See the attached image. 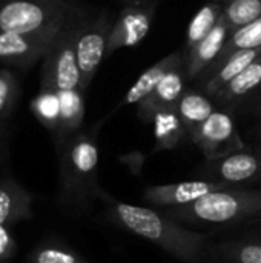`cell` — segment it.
I'll use <instances>...</instances> for the list:
<instances>
[{
    "instance_id": "6da1fadb",
    "label": "cell",
    "mask_w": 261,
    "mask_h": 263,
    "mask_svg": "<svg viewBox=\"0 0 261 263\" xmlns=\"http://www.w3.org/2000/svg\"><path fill=\"white\" fill-rule=\"evenodd\" d=\"M100 199L106 205L109 220L157 245L177 260L183 263H205L211 256L209 237L206 234L189 230L165 213L120 202L105 191Z\"/></svg>"
},
{
    "instance_id": "7a4b0ae2",
    "label": "cell",
    "mask_w": 261,
    "mask_h": 263,
    "mask_svg": "<svg viewBox=\"0 0 261 263\" xmlns=\"http://www.w3.org/2000/svg\"><path fill=\"white\" fill-rule=\"evenodd\" d=\"M58 202L71 213H83L102 197L97 180L98 145L92 133H75L57 148Z\"/></svg>"
},
{
    "instance_id": "3957f363",
    "label": "cell",
    "mask_w": 261,
    "mask_h": 263,
    "mask_svg": "<svg viewBox=\"0 0 261 263\" xmlns=\"http://www.w3.org/2000/svg\"><path fill=\"white\" fill-rule=\"evenodd\" d=\"M165 214L183 225H229L261 217V190L226 186L202 199L166 208Z\"/></svg>"
},
{
    "instance_id": "277c9868",
    "label": "cell",
    "mask_w": 261,
    "mask_h": 263,
    "mask_svg": "<svg viewBox=\"0 0 261 263\" xmlns=\"http://www.w3.org/2000/svg\"><path fill=\"white\" fill-rule=\"evenodd\" d=\"M82 12L74 0H0V31L45 34L62 31Z\"/></svg>"
},
{
    "instance_id": "5b68a950",
    "label": "cell",
    "mask_w": 261,
    "mask_h": 263,
    "mask_svg": "<svg viewBox=\"0 0 261 263\" xmlns=\"http://www.w3.org/2000/svg\"><path fill=\"white\" fill-rule=\"evenodd\" d=\"M82 22L83 18L80 17L71 23L45 55L40 88H49L54 91L82 89L80 69L75 55V34Z\"/></svg>"
},
{
    "instance_id": "8992f818",
    "label": "cell",
    "mask_w": 261,
    "mask_h": 263,
    "mask_svg": "<svg viewBox=\"0 0 261 263\" xmlns=\"http://www.w3.org/2000/svg\"><path fill=\"white\" fill-rule=\"evenodd\" d=\"M112 25L106 15L91 22H82L75 34V55L80 69V86L85 92L98 66L106 57V45Z\"/></svg>"
},
{
    "instance_id": "52a82bcc",
    "label": "cell",
    "mask_w": 261,
    "mask_h": 263,
    "mask_svg": "<svg viewBox=\"0 0 261 263\" xmlns=\"http://www.w3.org/2000/svg\"><path fill=\"white\" fill-rule=\"evenodd\" d=\"M191 140L202 149L206 160H215L235 151L246 149L234 117L220 109H215L206 119Z\"/></svg>"
},
{
    "instance_id": "ba28073f",
    "label": "cell",
    "mask_w": 261,
    "mask_h": 263,
    "mask_svg": "<svg viewBox=\"0 0 261 263\" xmlns=\"http://www.w3.org/2000/svg\"><path fill=\"white\" fill-rule=\"evenodd\" d=\"M65 29L35 35L0 31V65L18 69L31 68L32 65L45 59V55L51 51Z\"/></svg>"
},
{
    "instance_id": "9c48e42d",
    "label": "cell",
    "mask_w": 261,
    "mask_h": 263,
    "mask_svg": "<svg viewBox=\"0 0 261 263\" xmlns=\"http://www.w3.org/2000/svg\"><path fill=\"white\" fill-rule=\"evenodd\" d=\"M154 14L155 8L146 2H132L126 5L111 28L106 45V57L122 48L138 45L151 31Z\"/></svg>"
},
{
    "instance_id": "30bf717a",
    "label": "cell",
    "mask_w": 261,
    "mask_h": 263,
    "mask_svg": "<svg viewBox=\"0 0 261 263\" xmlns=\"http://www.w3.org/2000/svg\"><path fill=\"white\" fill-rule=\"evenodd\" d=\"M208 180L242 186V183L261 180V156L242 149L215 160H206Z\"/></svg>"
},
{
    "instance_id": "8fae6325",
    "label": "cell",
    "mask_w": 261,
    "mask_h": 263,
    "mask_svg": "<svg viewBox=\"0 0 261 263\" xmlns=\"http://www.w3.org/2000/svg\"><path fill=\"white\" fill-rule=\"evenodd\" d=\"M231 186L229 183L222 182H212V180H188V182H178V183H169V185H157V186H148L143 193L145 202H148L152 206L157 208H174V206H183L189 205L203 196Z\"/></svg>"
},
{
    "instance_id": "7c38bea8",
    "label": "cell",
    "mask_w": 261,
    "mask_h": 263,
    "mask_svg": "<svg viewBox=\"0 0 261 263\" xmlns=\"http://www.w3.org/2000/svg\"><path fill=\"white\" fill-rule=\"evenodd\" d=\"M185 94V76L182 72V63L169 69L155 89L143 99L138 105V114L145 120H151L152 116L163 108H177L182 96Z\"/></svg>"
},
{
    "instance_id": "4fadbf2b",
    "label": "cell",
    "mask_w": 261,
    "mask_h": 263,
    "mask_svg": "<svg viewBox=\"0 0 261 263\" xmlns=\"http://www.w3.org/2000/svg\"><path fill=\"white\" fill-rule=\"evenodd\" d=\"M229 35H231V28L222 12L214 29L203 40H200L194 48L188 51L186 74L189 77H195L203 69H206L211 63H214L220 57Z\"/></svg>"
},
{
    "instance_id": "5bb4252c",
    "label": "cell",
    "mask_w": 261,
    "mask_h": 263,
    "mask_svg": "<svg viewBox=\"0 0 261 263\" xmlns=\"http://www.w3.org/2000/svg\"><path fill=\"white\" fill-rule=\"evenodd\" d=\"M32 219V196L14 179H0V225L14 227Z\"/></svg>"
},
{
    "instance_id": "9a60e30c",
    "label": "cell",
    "mask_w": 261,
    "mask_h": 263,
    "mask_svg": "<svg viewBox=\"0 0 261 263\" xmlns=\"http://www.w3.org/2000/svg\"><path fill=\"white\" fill-rule=\"evenodd\" d=\"M60 99V123L52 136L55 148L80 131L85 119V92L82 89L57 91Z\"/></svg>"
},
{
    "instance_id": "2e32d148",
    "label": "cell",
    "mask_w": 261,
    "mask_h": 263,
    "mask_svg": "<svg viewBox=\"0 0 261 263\" xmlns=\"http://www.w3.org/2000/svg\"><path fill=\"white\" fill-rule=\"evenodd\" d=\"M180 63H182L180 52H172V54L166 55L165 59L158 60L151 68H148L137 79V82L129 88V91L125 94L123 100L117 105V108L114 111H118L120 108L128 106V105H138L143 99H146L155 89V86L160 83V80L165 77V74Z\"/></svg>"
},
{
    "instance_id": "e0dca14e",
    "label": "cell",
    "mask_w": 261,
    "mask_h": 263,
    "mask_svg": "<svg viewBox=\"0 0 261 263\" xmlns=\"http://www.w3.org/2000/svg\"><path fill=\"white\" fill-rule=\"evenodd\" d=\"M261 55V46L255 49H243L229 55L226 60L218 63L217 71L206 82V92L209 96H217L231 80H234L243 69H246L254 60Z\"/></svg>"
},
{
    "instance_id": "ac0fdd59",
    "label": "cell",
    "mask_w": 261,
    "mask_h": 263,
    "mask_svg": "<svg viewBox=\"0 0 261 263\" xmlns=\"http://www.w3.org/2000/svg\"><path fill=\"white\" fill-rule=\"evenodd\" d=\"M151 122L154 123V137H155V151L174 149L183 139L188 136L177 108H163L158 109Z\"/></svg>"
},
{
    "instance_id": "d6986e66",
    "label": "cell",
    "mask_w": 261,
    "mask_h": 263,
    "mask_svg": "<svg viewBox=\"0 0 261 263\" xmlns=\"http://www.w3.org/2000/svg\"><path fill=\"white\" fill-rule=\"evenodd\" d=\"M214 111H215V106H214L212 100L200 92H195V91L185 92L177 105L178 117H180L189 139L197 133V129L206 122V119Z\"/></svg>"
},
{
    "instance_id": "ffe728a7",
    "label": "cell",
    "mask_w": 261,
    "mask_h": 263,
    "mask_svg": "<svg viewBox=\"0 0 261 263\" xmlns=\"http://www.w3.org/2000/svg\"><path fill=\"white\" fill-rule=\"evenodd\" d=\"M218 263H261V237L232 239L211 248Z\"/></svg>"
},
{
    "instance_id": "44dd1931",
    "label": "cell",
    "mask_w": 261,
    "mask_h": 263,
    "mask_svg": "<svg viewBox=\"0 0 261 263\" xmlns=\"http://www.w3.org/2000/svg\"><path fill=\"white\" fill-rule=\"evenodd\" d=\"M261 85V55L231 80L215 97L222 102H234L257 89Z\"/></svg>"
},
{
    "instance_id": "7402d4cb",
    "label": "cell",
    "mask_w": 261,
    "mask_h": 263,
    "mask_svg": "<svg viewBox=\"0 0 261 263\" xmlns=\"http://www.w3.org/2000/svg\"><path fill=\"white\" fill-rule=\"evenodd\" d=\"M223 12L222 2H209L198 9V12L191 20L186 31V48L188 51L194 48L200 40H203L217 25Z\"/></svg>"
},
{
    "instance_id": "603a6c76",
    "label": "cell",
    "mask_w": 261,
    "mask_h": 263,
    "mask_svg": "<svg viewBox=\"0 0 261 263\" xmlns=\"http://www.w3.org/2000/svg\"><path fill=\"white\" fill-rule=\"evenodd\" d=\"M31 109L37 120L49 129L54 136L60 123V99L58 92L49 88H40L37 96L31 102Z\"/></svg>"
},
{
    "instance_id": "cb8c5ba5",
    "label": "cell",
    "mask_w": 261,
    "mask_h": 263,
    "mask_svg": "<svg viewBox=\"0 0 261 263\" xmlns=\"http://www.w3.org/2000/svg\"><path fill=\"white\" fill-rule=\"evenodd\" d=\"M28 263H89L60 240H43L29 254Z\"/></svg>"
},
{
    "instance_id": "d4e9b609",
    "label": "cell",
    "mask_w": 261,
    "mask_h": 263,
    "mask_svg": "<svg viewBox=\"0 0 261 263\" xmlns=\"http://www.w3.org/2000/svg\"><path fill=\"white\" fill-rule=\"evenodd\" d=\"M22 88L18 77L9 68H0V128L8 131Z\"/></svg>"
},
{
    "instance_id": "484cf974",
    "label": "cell",
    "mask_w": 261,
    "mask_h": 263,
    "mask_svg": "<svg viewBox=\"0 0 261 263\" xmlns=\"http://www.w3.org/2000/svg\"><path fill=\"white\" fill-rule=\"evenodd\" d=\"M261 46V17L232 31L220 57L217 59L218 63H222L223 60H226L229 55H232L237 51H243V49H255Z\"/></svg>"
},
{
    "instance_id": "4316f807",
    "label": "cell",
    "mask_w": 261,
    "mask_h": 263,
    "mask_svg": "<svg viewBox=\"0 0 261 263\" xmlns=\"http://www.w3.org/2000/svg\"><path fill=\"white\" fill-rule=\"evenodd\" d=\"M223 15L232 32L260 18L261 0H223Z\"/></svg>"
},
{
    "instance_id": "83f0119b",
    "label": "cell",
    "mask_w": 261,
    "mask_h": 263,
    "mask_svg": "<svg viewBox=\"0 0 261 263\" xmlns=\"http://www.w3.org/2000/svg\"><path fill=\"white\" fill-rule=\"evenodd\" d=\"M15 253V242L11 228L0 225V263H8Z\"/></svg>"
},
{
    "instance_id": "f1b7e54d",
    "label": "cell",
    "mask_w": 261,
    "mask_h": 263,
    "mask_svg": "<svg viewBox=\"0 0 261 263\" xmlns=\"http://www.w3.org/2000/svg\"><path fill=\"white\" fill-rule=\"evenodd\" d=\"M9 160V146H8V131L0 128V170H5Z\"/></svg>"
}]
</instances>
